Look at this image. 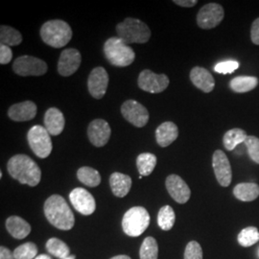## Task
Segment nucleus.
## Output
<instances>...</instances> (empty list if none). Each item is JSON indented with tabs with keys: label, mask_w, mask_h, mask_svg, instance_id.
<instances>
[{
	"label": "nucleus",
	"mask_w": 259,
	"mask_h": 259,
	"mask_svg": "<svg viewBox=\"0 0 259 259\" xmlns=\"http://www.w3.org/2000/svg\"><path fill=\"white\" fill-rule=\"evenodd\" d=\"M44 210L47 221L57 229L69 231L73 228L74 214L62 196H50L45 203Z\"/></svg>",
	"instance_id": "obj_1"
},
{
	"label": "nucleus",
	"mask_w": 259,
	"mask_h": 259,
	"mask_svg": "<svg viewBox=\"0 0 259 259\" xmlns=\"http://www.w3.org/2000/svg\"><path fill=\"white\" fill-rule=\"evenodd\" d=\"M10 176L19 181L21 185L37 186L41 178L40 168L26 155H16L11 157L7 164Z\"/></svg>",
	"instance_id": "obj_2"
},
{
	"label": "nucleus",
	"mask_w": 259,
	"mask_h": 259,
	"mask_svg": "<svg viewBox=\"0 0 259 259\" xmlns=\"http://www.w3.org/2000/svg\"><path fill=\"white\" fill-rule=\"evenodd\" d=\"M40 37L47 46L62 48L70 41L72 30L69 24L64 20H49L40 28Z\"/></svg>",
	"instance_id": "obj_3"
},
{
	"label": "nucleus",
	"mask_w": 259,
	"mask_h": 259,
	"mask_svg": "<svg viewBox=\"0 0 259 259\" xmlns=\"http://www.w3.org/2000/svg\"><path fill=\"white\" fill-rule=\"evenodd\" d=\"M117 37L126 45L146 44L151 37V30L146 23L138 19L127 18L116 26Z\"/></svg>",
	"instance_id": "obj_4"
},
{
	"label": "nucleus",
	"mask_w": 259,
	"mask_h": 259,
	"mask_svg": "<svg viewBox=\"0 0 259 259\" xmlns=\"http://www.w3.org/2000/svg\"><path fill=\"white\" fill-rule=\"evenodd\" d=\"M104 54L110 64L118 67L132 65L136 59L134 49L118 37H110L106 40L104 45Z\"/></svg>",
	"instance_id": "obj_5"
},
{
	"label": "nucleus",
	"mask_w": 259,
	"mask_h": 259,
	"mask_svg": "<svg viewBox=\"0 0 259 259\" xmlns=\"http://www.w3.org/2000/svg\"><path fill=\"white\" fill-rule=\"evenodd\" d=\"M150 215L143 206H134L124 214L122 219L123 232L132 237H139L147 230Z\"/></svg>",
	"instance_id": "obj_6"
},
{
	"label": "nucleus",
	"mask_w": 259,
	"mask_h": 259,
	"mask_svg": "<svg viewBox=\"0 0 259 259\" xmlns=\"http://www.w3.org/2000/svg\"><path fill=\"white\" fill-rule=\"evenodd\" d=\"M28 143L33 153L39 158H47L52 152V140L46 127L36 125L29 130Z\"/></svg>",
	"instance_id": "obj_7"
},
{
	"label": "nucleus",
	"mask_w": 259,
	"mask_h": 259,
	"mask_svg": "<svg viewBox=\"0 0 259 259\" xmlns=\"http://www.w3.org/2000/svg\"><path fill=\"white\" fill-rule=\"evenodd\" d=\"M47 64L36 57L20 56L13 64V70L19 76H41L47 72Z\"/></svg>",
	"instance_id": "obj_8"
},
{
	"label": "nucleus",
	"mask_w": 259,
	"mask_h": 259,
	"mask_svg": "<svg viewBox=\"0 0 259 259\" xmlns=\"http://www.w3.org/2000/svg\"><path fill=\"white\" fill-rule=\"evenodd\" d=\"M225 17L224 8L218 3H208L203 6L197 15L199 27L208 30L218 26Z\"/></svg>",
	"instance_id": "obj_9"
},
{
	"label": "nucleus",
	"mask_w": 259,
	"mask_h": 259,
	"mask_svg": "<svg viewBox=\"0 0 259 259\" xmlns=\"http://www.w3.org/2000/svg\"><path fill=\"white\" fill-rule=\"evenodd\" d=\"M121 113L126 120L135 127L142 128L149 121L147 109L140 103L135 100H127L121 107Z\"/></svg>",
	"instance_id": "obj_10"
},
{
	"label": "nucleus",
	"mask_w": 259,
	"mask_h": 259,
	"mask_svg": "<svg viewBox=\"0 0 259 259\" xmlns=\"http://www.w3.org/2000/svg\"><path fill=\"white\" fill-rule=\"evenodd\" d=\"M139 87L144 92L160 93L164 92L169 85V78L165 74H157L145 69L139 76Z\"/></svg>",
	"instance_id": "obj_11"
},
{
	"label": "nucleus",
	"mask_w": 259,
	"mask_h": 259,
	"mask_svg": "<svg viewBox=\"0 0 259 259\" xmlns=\"http://www.w3.org/2000/svg\"><path fill=\"white\" fill-rule=\"evenodd\" d=\"M212 166L217 182L223 187L232 184V170L231 162L222 150H216L213 154Z\"/></svg>",
	"instance_id": "obj_12"
},
{
	"label": "nucleus",
	"mask_w": 259,
	"mask_h": 259,
	"mask_svg": "<svg viewBox=\"0 0 259 259\" xmlns=\"http://www.w3.org/2000/svg\"><path fill=\"white\" fill-rule=\"evenodd\" d=\"M109 84V75L107 70L98 66L93 68L88 79V88L91 95L95 99H102Z\"/></svg>",
	"instance_id": "obj_13"
},
{
	"label": "nucleus",
	"mask_w": 259,
	"mask_h": 259,
	"mask_svg": "<svg viewBox=\"0 0 259 259\" xmlns=\"http://www.w3.org/2000/svg\"><path fill=\"white\" fill-rule=\"evenodd\" d=\"M69 200L75 209L83 215H92L96 208V203L87 189L82 187H77L69 194Z\"/></svg>",
	"instance_id": "obj_14"
},
{
	"label": "nucleus",
	"mask_w": 259,
	"mask_h": 259,
	"mask_svg": "<svg viewBox=\"0 0 259 259\" xmlns=\"http://www.w3.org/2000/svg\"><path fill=\"white\" fill-rule=\"evenodd\" d=\"M82 62L81 53L75 48L65 49L60 56L58 63V72L64 77L74 74L79 69Z\"/></svg>",
	"instance_id": "obj_15"
},
{
	"label": "nucleus",
	"mask_w": 259,
	"mask_h": 259,
	"mask_svg": "<svg viewBox=\"0 0 259 259\" xmlns=\"http://www.w3.org/2000/svg\"><path fill=\"white\" fill-rule=\"evenodd\" d=\"M165 185L168 193L178 204H185L190 199V188L181 177L175 174L167 177Z\"/></svg>",
	"instance_id": "obj_16"
},
{
	"label": "nucleus",
	"mask_w": 259,
	"mask_h": 259,
	"mask_svg": "<svg viewBox=\"0 0 259 259\" xmlns=\"http://www.w3.org/2000/svg\"><path fill=\"white\" fill-rule=\"evenodd\" d=\"M111 135V127L104 119H95L89 125L88 137L95 147L105 146L109 142Z\"/></svg>",
	"instance_id": "obj_17"
},
{
	"label": "nucleus",
	"mask_w": 259,
	"mask_h": 259,
	"mask_svg": "<svg viewBox=\"0 0 259 259\" xmlns=\"http://www.w3.org/2000/svg\"><path fill=\"white\" fill-rule=\"evenodd\" d=\"M37 105L32 101L18 103L10 107L8 115L16 122L32 120L37 114Z\"/></svg>",
	"instance_id": "obj_18"
},
{
	"label": "nucleus",
	"mask_w": 259,
	"mask_h": 259,
	"mask_svg": "<svg viewBox=\"0 0 259 259\" xmlns=\"http://www.w3.org/2000/svg\"><path fill=\"white\" fill-rule=\"evenodd\" d=\"M190 80L195 87L205 93H211L215 87L212 74L204 67L196 66L190 71Z\"/></svg>",
	"instance_id": "obj_19"
},
{
	"label": "nucleus",
	"mask_w": 259,
	"mask_h": 259,
	"mask_svg": "<svg viewBox=\"0 0 259 259\" xmlns=\"http://www.w3.org/2000/svg\"><path fill=\"white\" fill-rule=\"evenodd\" d=\"M65 119L63 112L57 108H50L45 114V126L50 136H59L65 129Z\"/></svg>",
	"instance_id": "obj_20"
},
{
	"label": "nucleus",
	"mask_w": 259,
	"mask_h": 259,
	"mask_svg": "<svg viewBox=\"0 0 259 259\" xmlns=\"http://www.w3.org/2000/svg\"><path fill=\"white\" fill-rule=\"evenodd\" d=\"M179 137V129L176 124L166 121L160 124L156 130V139L157 144L160 147L165 148L167 146L171 145Z\"/></svg>",
	"instance_id": "obj_21"
},
{
	"label": "nucleus",
	"mask_w": 259,
	"mask_h": 259,
	"mask_svg": "<svg viewBox=\"0 0 259 259\" xmlns=\"http://www.w3.org/2000/svg\"><path fill=\"white\" fill-rule=\"evenodd\" d=\"M6 229L17 239H24L31 232V226L19 216H11L6 221Z\"/></svg>",
	"instance_id": "obj_22"
},
{
	"label": "nucleus",
	"mask_w": 259,
	"mask_h": 259,
	"mask_svg": "<svg viewBox=\"0 0 259 259\" xmlns=\"http://www.w3.org/2000/svg\"><path fill=\"white\" fill-rule=\"evenodd\" d=\"M110 185L114 196L123 198L130 192V189L132 187V179L128 175L115 172L112 173L110 178Z\"/></svg>",
	"instance_id": "obj_23"
},
{
	"label": "nucleus",
	"mask_w": 259,
	"mask_h": 259,
	"mask_svg": "<svg viewBox=\"0 0 259 259\" xmlns=\"http://www.w3.org/2000/svg\"><path fill=\"white\" fill-rule=\"evenodd\" d=\"M233 195L242 202H252L259 197V185L255 183H241L233 188Z\"/></svg>",
	"instance_id": "obj_24"
},
{
	"label": "nucleus",
	"mask_w": 259,
	"mask_h": 259,
	"mask_svg": "<svg viewBox=\"0 0 259 259\" xmlns=\"http://www.w3.org/2000/svg\"><path fill=\"white\" fill-rule=\"evenodd\" d=\"M258 85V79L253 76H238L233 78L230 87L234 93H244L254 90Z\"/></svg>",
	"instance_id": "obj_25"
},
{
	"label": "nucleus",
	"mask_w": 259,
	"mask_h": 259,
	"mask_svg": "<svg viewBox=\"0 0 259 259\" xmlns=\"http://www.w3.org/2000/svg\"><path fill=\"white\" fill-rule=\"evenodd\" d=\"M247 138H248V135L244 130L234 128L228 131L224 135L223 144L228 151H233L239 144L245 142Z\"/></svg>",
	"instance_id": "obj_26"
},
{
	"label": "nucleus",
	"mask_w": 259,
	"mask_h": 259,
	"mask_svg": "<svg viewBox=\"0 0 259 259\" xmlns=\"http://www.w3.org/2000/svg\"><path fill=\"white\" fill-rule=\"evenodd\" d=\"M157 165V157L151 153H142L137 158V167L140 176H150Z\"/></svg>",
	"instance_id": "obj_27"
},
{
	"label": "nucleus",
	"mask_w": 259,
	"mask_h": 259,
	"mask_svg": "<svg viewBox=\"0 0 259 259\" xmlns=\"http://www.w3.org/2000/svg\"><path fill=\"white\" fill-rule=\"evenodd\" d=\"M77 177L81 183L90 187H96L101 183L99 172L92 167H81L77 172Z\"/></svg>",
	"instance_id": "obj_28"
},
{
	"label": "nucleus",
	"mask_w": 259,
	"mask_h": 259,
	"mask_svg": "<svg viewBox=\"0 0 259 259\" xmlns=\"http://www.w3.org/2000/svg\"><path fill=\"white\" fill-rule=\"evenodd\" d=\"M175 220L176 215L170 205H164L159 209L157 214V225L162 231H170L175 225Z\"/></svg>",
	"instance_id": "obj_29"
},
{
	"label": "nucleus",
	"mask_w": 259,
	"mask_h": 259,
	"mask_svg": "<svg viewBox=\"0 0 259 259\" xmlns=\"http://www.w3.org/2000/svg\"><path fill=\"white\" fill-rule=\"evenodd\" d=\"M0 41L1 45L7 47H16L22 42V36L18 30L2 25L0 28Z\"/></svg>",
	"instance_id": "obj_30"
},
{
	"label": "nucleus",
	"mask_w": 259,
	"mask_h": 259,
	"mask_svg": "<svg viewBox=\"0 0 259 259\" xmlns=\"http://www.w3.org/2000/svg\"><path fill=\"white\" fill-rule=\"evenodd\" d=\"M47 250L50 254L58 258L65 259L69 256L70 250L64 241L58 238H50L47 242Z\"/></svg>",
	"instance_id": "obj_31"
},
{
	"label": "nucleus",
	"mask_w": 259,
	"mask_h": 259,
	"mask_svg": "<svg viewBox=\"0 0 259 259\" xmlns=\"http://www.w3.org/2000/svg\"><path fill=\"white\" fill-rule=\"evenodd\" d=\"M140 259H157L158 256V246L154 237L148 236L142 242L139 250Z\"/></svg>",
	"instance_id": "obj_32"
},
{
	"label": "nucleus",
	"mask_w": 259,
	"mask_h": 259,
	"mask_svg": "<svg viewBox=\"0 0 259 259\" xmlns=\"http://www.w3.org/2000/svg\"><path fill=\"white\" fill-rule=\"evenodd\" d=\"M237 240L242 247L248 248L250 246H253L259 241L258 230L255 227L245 228L239 232Z\"/></svg>",
	"instance_id": "obj_33"
},
{
	"label": "nucleus",
	"mask_w": 259,
	"mask_h": 259,
	"mask_svg": "<svg viewBox=\"0 0 259 259\" xmlns=\"http://www.w3.org/2000/svg\"><path fill=\"white\" fill-rule=\"evenodd\" d=\"M13 253L15 259H35L37 257V246L32 242H27L20 245Z\"/></svg>",
	"instance_id": "obj_34"
},
{
	"label": "nucleus",
	"mask_w": 259,
	"mask_h": 259,
	"mask_svg": "<svg viewBox=\"0 0 259 259\" xmlns=\"http://www.w3.org/2000/svg\"><path fill=\"white\" fill-rule=\"evenodd\" d=\"M245 145L248 150L249 156L255 163L259 164V139L253 136H248L245 140Z\"/></svg>",
	"instance_id": "obj_35"
},
{
	"label": "nucleus",
	"mask_w": 259,
	"mask_h": 259,
	"mask_svg": "<svg viewBox=\"0 0 259 259\" xmlns=\"http://www.w3.org/2000/svg\"><path fill=\"white\" fill-rule=\"evenodd\" d=\"M185 259H203V250L197 241H190L186 245Z\"/></svg>",
	"instance_id": "obj_36"
},
{
	"label": "nucleus",
	"mask_w": 259,
	"mask_h": 259,
	"mask_svg": "<svg viewBox=\"0 0 259 259\" xmlns=\"http://www.w3.org/2000/svg\"><path fill=\"white\" fill-rule=\"evenodd\" d=\"M239 67V63L236 61H224L214 66V71L221 74H231Z\"/></svg>",
	"instance_id": "obj_37"
},
{
	"label": "nucleus",
	"mask_w": 259,
	"mask_h": 259,
	"mask_svg": "<svg viewBox=\"0 0 259 259\" xmlns=\"http://www.w3.org/2000/svg\"><path fill=\"white\" fill-rule=\"evenodd\" d=\"M13 52L10 47L1 45L0 46V64L1 65H7L12 61Z\"/></svg>",
	"instance_id": "obj_38"
},
{
	"label": "nucleus",
	"mask_w": 259,
	"mask_h": 259,
	"mask_svg": "<svg viewBox=\"0 0 259 259\" xmlns=\"http://www.w3.org/2000/svg\"><path fill=\"white\" fill-rule=\"evenodd\" d=\"M250 38L255 46H259V18L255 19L251 24Z\"/></svg>",
	"instance_id": "obj_39"
},
{
	"label": "nucleus",
	"mask_w": 259,
	"mask_h": 259,
	"mask_svg": "<svg viewBox=\"0 0 259 259\" xmlns=\"http://www.w3.org/2000/svg\"><path fill=\"white\" fill-rule=\"evenodd\" d=\"M173 2L177 5L181 7H185V8L193 7L197 4V0H174Z\"/></svg>",
	"instance_id": "obj_40"
},
{
	"label": "nucleus",
	"mask_w": 259,
	"mask_h": 259,
	"mask_svg": "<svg viewBox=\"0 0 259 259\" xmlns=\"http://www.w3.org/2000/svg\"><path fill=\"white\" fill-rule=\"evenodd\" d=\"M0 259H15V257H14V253H12L8 248L1 246L0 247Z\"/></svg>",
	"instance_id": "obj_41"
},
{
	"label": "nucleus",
	"mask_w": 259,
	"mask_h": 259,
	"mask_svg": "<svg viewBox=\"0 0 259 259\" xmlns=\"http://www.w3.org/2000/svg\"><path fill=\"white\" fill-rule=\"evenodd\" d=\"M111 259H132L128 255H116V256H113Z\"/></svg>",
	"instance_id": "obj_42"
},
{
	"label": "nucleus",
	"mask_w": 259,
	"mask_h": 259,
	"mask_svg": "<svg viewBox=\"0 0 259 259\" xmlns=\"http://www.w3.org/2000/svg\"><path fill=\"white\" fill-rule=\"evenodd\" d=\"M35 259H52L49 255L47 254H40V255H37V257Z\"/></svg>",
	"instance_id": "obj_43"
},
{
	"label": "nucleus",
	"mask_w": 259,
	"mask_h": 259,
	"mask_svg": "<svg viewBox=\"0 0 259 259\" xmlns=\"http://www.w3.org/2000/svg\"><path fill=\"white\" fill-rule=\"evenodd\" d=\"M65 259H75L74 255H69L68 257H66Z\"/></svg>",
	"instance_id": "obj_44"
}]
</instances>
